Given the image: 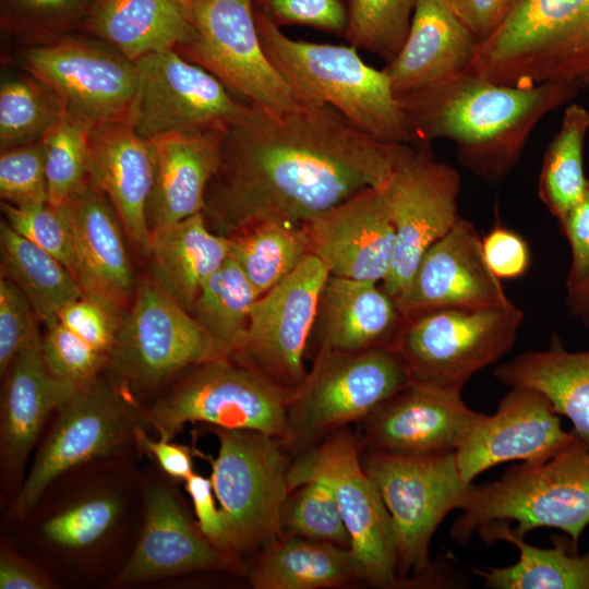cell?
Listing matches in <instances>:
<instances>
[{
    "label": "cell",
    "instance_id": "681fc988",
    "mask_svg": "<svg viewBox=\"0 0 589 589\" xmlns=\"http://www.w3.org/2000/svg\"><path fill=\"white\" fill-rule=\"evenodd\" d=\"M36 313L23 292L9 279L0 278V372L7 373L16 354L40 337Z\"/></svg>",
    "mask_w": 589,
    "mask_h": 589
},
{
    "label": "cell",
    "instance_id": "e575fe53",
    "mask_svg": "<svg viewBox=\"0 0 589 589\" xmlns=\"http://www.w3.org/2000/svg\"><path fill=\"white\" fill-rule=\"evenodd\" d=\"M0 250L1 277L23 292L46 326L57 321L63 306L84 294L65 265L5 221L0 226Z\"/></svg>",
    "mask_w": 589,
    "mask_h": 589
},
{
    "label": "cell",
    "instance_id": "8992f818",
    "mask_svg": "<svg viewBox=\"0 0 589 589\" xmlns=\"http://www.w3.org/2000/svg\"><path fill=\"white\" fill-rule=\"evenodd\" d=\"M292 392L232 359L188 369V374L144 414L160 438L171 440L188 422L257 431L293 444L288 422Z\"/></svg>",
    "mask_w": 589,
    "mask_h": 589
},
{
    "label": "cell",
    "instance_id": "f6af8a7d",
    "mask_svg": "<svg viewBox=\"0 0 589 589\" xmlns=\"http://www.w3.org/2000/svg\"><path fill=\"white\" fill-rule=\"evenodd\" d=\"M0 196L14 206L48 202L41 139L1 149Z\"/></svg>",
    "mask_w": 589,
    "mask_h": 589
},
{
    "label": "cell",
    "instance_id": "74e56055",
    "mask_svg": "<svg viewBox=\"0 0 589 589\" xmlns=\"http://www.w3.org/2000/svg\"><path fill=\"white\" fill-rule=\"evenodd\" d=\"M257 298L244 273L229 257L204 284L190 314L230 358L241 342Z\"/></svg>",
    "mask_w": 589,
    "mask_h": 589
},
{
    "label": "cell",
    "instance_id": "9c48e42d",
    "mask_svg": "<svg viewBox=\"0 0 589 589\" xmlns=\"http://www.w3.org/2000/svg\"><path fill=\"white\" fill-rule=\"evenodd\" d=\"M19 64L62 103L64 111L91 128L132 124L139 92L136 65L104 40L65 34L27 44Z\"/></svg>",
    "mask_w": 589,
    "mask_h": 589
},
{
    "label": "cell",
    "instance_id": "ffe728a7",
    "mask_svg": "<svg viewBox=\"0 0 589 589\" xmlns=\"http://www.w3.org/2000/svg\"><path fill=\"white\" fill-rule=\"evenodd\" d=\"M461 388L410 381L362 422V446L398 456L456 452L482 413L470 409Z\"/></svg>",
    "mask_w": 589,
    "mask_h": 589
},
{
    "label": "cell",
    "instance_id": "ab89813d",
    "mask_svg": "<svg viewBox=\"0 0 589 589\" xmlns=\"http://www.w3.org/2000/svg\"><path fill=\"white\" fill-rule=\"evenodd\" d=\"M91 129L64 112L41 136L50 204L69 203L91 183Z\"/></svg>",
    "mask_w": 589,
    "mask_h": 589
},
{
    "label": "cell",
    "instance_id": "83f0119b",
    "mask_svg": "<svg viewBox=\"0 0 589 589\" xmlns=\"http://www.w3.org/2000/svg\"><path fill=\"white\" fill-rule=\"evenodd\" d=\"M405 321L395 299L380 284L329 275L314 328L318 350L393 349Z\"/></svg>",
    "mask_w": 589,
    "mask_h": 589
},
{
    "label": "cell",
    "instance_id": "9a60e30c",
    "mask_svg": "<svg viewBox=\"0 0 589 589\" xmlns=\"http://www.w3.org/2000/svg\"><path fill=\"white\" fill-rule=\"evenodd\" d=\"M135 65L139 92L132 125L148 140L167 133L221 134L257 112L176 50L147 55Z\"/></svg>",
    "mask_w": 589,
    "mask_h": 589
},
{
    "label": "cell",
    "instance_id": "d6a6232c",
    "mask_svg": "<svg viewBox=\"0 0 589 589\" xmlns=\"http://www.w3.org/2000/svg\"><path fill=\"white\" fill-rule=\"evenodd\" d=\"M249 578L255 589H323L365 581L350 549L291 534L261 550Z\"/></svg>",
    "mask_w": 589,
    "mask_h": 589
},
{
    "label": "cell",
    "instance_id": "11a10c76",
    "mask_svg": "<svg viewBox=\"0 0 589 589\" xmlns=\"http://www.w3.org/2000/svg\"><path fill=\"white\" fill-rule=\"evenodd\" d=\"M510 0H448L454 13L478 43L502 24Z\"/></svg>",
    "mask_w": 589,
    "mask_h": 589
},
{
    "label": "cell",
    "instance_id": "cb8c5ba5",
    "mask_svg": "<svg viewBox=\"0 0 589 589\" xmlns=\"http://www.w3.org/2000/svg\"><path fill=\"white\" fill-rule=\"evenodd\" d=\"M89 147L91 183L107 195L128 239L147 256L151 231L146 205L155 177L151 140L131 123L112 122L91 129Z\"/></svg>",
    "mask_w": 589,
    "mask_h": 589
},
{
    "label": "cell",
    "instance_id": "52a82bcc",
    "mask_svg": "<svg viewBox=\"0 0 589 589\" xmlns=\"http://www.w3.org/2000/svg\"><path fill=\"white\" fill-rule=\"evenodd\" d=\"M364 470L374 481L390 518L397 573L404 584L417 582L430 570L429 548L446 515L458 509L468 488L455 452L398 456L366 448Z\"/></svg>",
    "mask_w": 589,
    "mask_h": 589
},
{
    "label": "cell",
    "instance_id": "f1b7e54d",
    "mask_svg": "<svg viewBox=\"0 0 589 589\" xmlns=\"http://www.w3.org/2000/svg\"><path fill=\"white\" fill-rule=\"evenodd\" d=\"M1 412V455L20 469L47 417L60 409L80 386L53 376L43 358L41 337L24 347L7 371Z\"/></svg>",
    "mask_w": 589,
    "mask_h": 589
},
{
    "label": "cell",
    "instance_id": "816d5d0a",
    "mask_svg": "<svg viewBox=\"0 0 589 589\" xmlns=\"http://www.w3.org/2000/svg\"><path fill=\"white\" fill-rule=\"evenodd\" d=\"M185 490L192 500L197 527L203 536L229 555L239 551L235 532L223 509L215 502L211 478L192 473L185 480Z\"/></svg>",
    "mask_w": 589,
    "mask_h": 589
},
{
    "label": "cell",
    "instance_id": "5bb4252c",
    "mask_svg": "<svg viewBox=\"0 0 589 589\" xmlns=\"http://www.w3.org/2000/svg\"><path fill=\"white\" fill-rule=\"evenodd\" d=\"M226 359L187 310L144 278L121 317L108 364L129 384L154 386L197 364Z\"/></svg>",
    "mask_w": 589,
    "mask_h": 589
},
{
    "label": "cell",
    "instance_id": "7a4b0ae2",
    "mask_svg": "<svg viewBox=\"0 0 589 589\" xmlns=\"http://www.w3.org/2000/svg\"><path fill=\"white\" fill-rule=\"evenodd\" d=\"M580 88L579 82L504 85L468 68L399 101L416 146L429 147L433 140H448L455 144L461 165L497 183L519 160L538 122L572 100Z\"/></svg>",
    "mask_w": 589,
    "mask_h": 589
},
{
    "label": "cell",
    "instance_id": "5b68a950",
    "mask_svg": "<svg viewBox=\"0 0 589 589\" xmlns=\"http://www.w3.org/2000/svg\"><path fill=\"white\" fill-rule=\"evenodd\" d=\"M469 69L516 87L579 82L589 72V0H510Z\"/></svg>",
    "mask_w": 589,
    "mask_h": 589
},
{
    "label": "cell",
    "instance_id": "4dcf8cb0",
    "mask_svg": "<svg viewBox=\"0 0 589 589\" xmlns=\"http://www.w3.org/2000/svg\"><path fill=\"white\" fill-rule=\"evenodd\" d=\"M83 28L135 63L190 38V0H98Z\"/></svg>",
    "mask_w": 589,
    "mask_h": 589
},
{
    "label": "cell",
    "instance_id": "6f0895ef",
    "mask_svg": "<svg viewBox=\"0 0 589 589\" xmlns=\"http://www.w3.org/2000/svg\"><path fill=\"white\" fill-rule=\"evenodd\" d=\"M52 582L12 552L2 551L0 556L1 589H47Z\"/></svg>",
    "mask_w": 589,
    "mask_h": 589
},
{
    "label": "cell",
    "instance_id": "30bf717a",
    "mask_svg": "<svg viewBox=\"0 0 589 589\" xmlns=\"http://www.w3.org/2000/svg\"><path fill=\"white\" fill-rule=\"evenodd\" d=\"M362 443L346 426L301 455L288 469L290 493L317 479L329 485L360 562L365 581L377 588L402 585L390 518L382 496L361 461Z\"/></svg>",
    "mask_w": 589,
    "mask_h": 589
},
{
    "label": "cell",
    "instance_id": "836d02e7",
    "mask_svg": "<svg viewBox=\"0 0 589 589\" xmlns=\"http://www.w3.org/2000/svg\"><path fill=\"white\" fill-rule=\"evenodd\" d=\"M485 543L506 541L518 549L509 566L476 568L491 589H589V551L579 554L569 539L555 537L553 548H537L516 536L507 521H492L477 529Z\"/></svg>",
    "mask_w": 589,
    "mask_h": 589
},
{
    "label": "cell",
    "instance_id": "b9f144b4",
    "mask_svg": "<svg viewBox=\"0 0 589 589\" xmlns=\"http://www.w3.org/2000/svg\"><path fill=\"white\" fill-rule=\"evenodd\" d=\"M98 0H0L1 27L26 44L83 28Z\"/></svg>",
    "mask_w": 589,
    "mask_h": 589
},
{
    "label": "cell",
    "instance_id": "f907efd6",
    "mask_svg": "<svg viewBox=\"0 0 589 589\" xmlns=\"http://www.w3.org/2000/svg\"><path fill=\"white\" fill-rule=\"evenodd\" d=\"M122 315L87 296L70 302L57 321L76 336L110 356Z\"/></svg>",
    "mask_w": 589,
    "mask_h": 589
},
{
    "label": "cell",
    "instance_id": "ba28073f",
    "mask_svg": "<svg viewBox=\"0 0 589 589\" xmlns=\"http://www.w3.org/2000/svg\"><path fill=\"white\" fill-rule=\"evenodd\" d=\"M524 311L513 301L476 309H444L407 317L393 347L410 381L461 388L514 345Z\"/></svg>",
    "mask_w": 589,
    "mask_h": 589
},
{
    "label": "cell",
    "instance_id": "4fadbf2b",
    "mask_svg": "<svg viewBox=\"0 0 589 589\" xmlns=\"http://www.w3.org/2000/svg\"><path fill=\"white\" fill-rule=\"evenodd\" d=\"M219 445L207 457L219 507L239 551L264 549L281 536V516L290 495L285 443L251 430L215 428Z\"/></svg>",
    "mask_w": 589,
    "mask_h": 589
},
{
    "label": "cell",
    "instance_id": "f5cc1de1",
    "mask_svg": "<svg viewBox=\"0 0 589 589\" xmlns=\"http://www.w3.org/2000/svg\"><path fill=\"white\" fill-rule=\"evenodd\" d=\"M482 252L489 269L500 280L519 278L530 265L527 241L498 221L482 237Z\"/></svg>",
    "mask_w": 589,
    "mask_h": 589
},
{
    "label": "cell",
    "instance_id": "db71d44e",
    "mask_svg": "<svg viewBox=\"0 0 589 589\" xmlns=\"http://www.w3.org/2000/svg\"><path fill=\"white\" fill-rule=\"evenodd\" d=\"M557 223L570 249L566 277V292H569L589 277V178L580 200Z\"/></svg>",
    "mask_w": 589,
    "mask_h": 589
},
{
    "label": "cell",
    "instance_id": "ee69618b",
    "mask_svg": "<svg viewBox=\"0 0 589 589\" xmlns=\"http://www.w3.org/2000/svg\"><path fill=\"white\" fill-rule=\"evenodd\" d=\"M5 223L59 260L73 274V231L69 204L14 206L2 203Z\"/></svg>",
    "mask_w": 589,
    "mask_h": 589
},
{
    "label": "cell",
    "instance_id": "91938a15",
    "mask_svg": "<svg viewBox=\"0 0 589 589\" xmlns=\"http://www.w3.org/2000/svg\"><path fill=\"white\" fill-rule=\"evenodd\" d=\"M581 87H588L589 86V72L581 77L579 81Z\"/></svg>",
    "mask_w": 589,
    "mask_h": 589
},
{
    "label": "cell",
    "instance_id": "4316f807",
    "mask_svg": "<svg viewBox=\"0 0 589 589\" xmlns=\"http://www.w3.org/2000/svg\"><path fill=\"white\" fill-rule=\"evenodd\" d=\"M221 134L167 133L151 139L155 154L154 183L146 205L151 235L204 212Z\"/></svg>",
    "mask_w": 589,
    "mask_h": 589
},
{
    "label": "cell",
    "instance_id": "c3c4849f",
    "mask_svg": "<svg viewBox=\"0 0 589 589\" xmlns=\"http://www.w3.org/2000/svg\"><path fill=\"white\" fill-rule=\"evenodd\" d=\"M254 11L278 27L303 25L345 37L348 0H254Z\"/></svg>",
    "mask_w": 589,
    "mask_h": 589
},
{
    "label": "cell",
    "instance_id": "d4e9b609",
    "mask_svg": "<svg viewBox=\"0 0 589 589\" xmlns=\"http://www.w3.org/2000/svg\"><path fill=\"white\" fill-rule=\"evenodd\" d=\"M477 45L448 0H418L407 37L383 70L400 99L467 70Z\"/></svg>",
    "mask_w": 589,
    "mask_h": 589
},
{
    "label": "cell",
    "instance_id": "7bdbcfd3",
    "mask_svg": "<svg viewBox=\"0 0 589 589\" xmlns=\"http://www.w3.org/2000/svg\"><path fill=\"white\" fill-rule=\"evenodd\" d=\"M281 534L351 548L334 493L317 479L301 483L290 493L281 516Z\"/></svg>",
    "mask_w": 589,
    "mask_h": 589
},
{
    "label": "cell",
    "instance_id": "3957f363",
    "mask_svg": "<svg viewBox=\"0 0 589 589\" xmlns=\"http://www.w3.org/2000/svg\"><path fill=\"white\" fill-rule=\"evenodd\" d=\"M255 20L266 56L300 100L330 106L381 141L416 144L387 74L366 64L358 48L294 40L256 12Z\"/></svg>",
    "mask_w": 589,
    "mask_h": 589
},
{
    "label": "cell",
    "instance_id": "f35d334b",
    "mask_svg": "<svg viewBox=\"0 0 589 589\" xmlns=\"http://www.w3.org/2000/svg\"><path fill=\"white\" fill-rule=\"evenodd\" d=\"M64 112L59 98L29 73L5 76L0 84L1 149L41 139Z\"/></svg>",
    "mask_w": 589,
    "mask_h": 589
},
{
    "label": "cell",
    "instance_id": "603a6c76",
    "mask_svg": "<svg viewBox=\"0 0 589 589\" xmlns=\"http://www.w3.org/2000/svg\"><path fill=\"white\" fill-rule=\"evenodd\" d=\"M73 275L84 296L123 315L136 286L125 231L107 195L89 183L69 203Z\"/></svg>",
    "mask_w": 589,
    "mask_h": 589
},
{
    "label": "cell",
    "instance_id": "277c9868",
    "mask_svg": "<svg viewBox=\"0 0 589 589\" xmlns=\"http://www.w3.org/2000/svg\"><path fill=\"white\" fill-rule=\"evenodd\" d=\"M450 536L460 544L492 521L515 522L521 538L537 528L568 534L575 548L589 525V447L576 438L550 459L510 466L497 480L471 483Z\"/></svg>",
    "mask_w": 589,
    "mask_h": 589
},
{
    "label": "cell",
    "instance_id": "2e32d148",
    "mask_svg": "<svg viewBox=\"0 0 589 589\" xmlns=\"http://www.w3.org/2000/svg\"><path fill=\"white\" fill-rule=\"evenodd\" d=\"M329 276L309 254L252 305L247 330L230 359L293 392L305 378V351L315 328L320 300Z\"/></svg>",
    "mask_w": 589,
    "mask_h": 589
},
{
    "label": "cell",
    "instance_id": "7dc6e473",
    "mask_svg": "<svg viewBox=\"0 0 589 589\" xmlns=\"http://www.w3.org/2000/svg\"><path fill=\"white\" fill-rule=\"evenodd\" d=\"M119 510L115 498H93L50 518L43 527L53 543L79 549L98 540L112 525Z\"/></svg>",
    "mask_w": 589,
    "mask_h": 589
},
{
    "label": "cell",
    "instance_id": "d590c367",
    "mask_svg": "<svg viewBox=\"0 0 589 589\" xmlns=\"http://www.w3.org/2000/svg\"><path fill=\"white\" fill-rule=\"evenodd\" d=\"M227 238L229 257L244 273L257 297L291 274L310 254L301 225L261 221Z\"/></svg>",
    "mask_w": 589,
    "mask_h": 589
},
{
    "label": "cell",
    "instance_id": "44dd1931",
    "mask_svg": "<svg viewBox=\"0 0 589 589\" xmlns=\"http://www.w3.org/2000/svg\"><path fill=\"white\" fill-rule=\"evenodd\" d=\"M395 301L407 318L444 309L498 306L512 300L484 261L476 227L460 216L425 252Z\"/></svg>",
    "mask_w": 589,
    "mask_h": 589
},
{
    "label": "cell",
    "instance_id": "f546056e",
    "mask_svg": "<svg viewBox=\"0 0 589 589\" xmlns=\"http://www.w3.org/2000/svg\"><path fill=\"white\" fill-rule=\"evenodd\" d=\"M151 279L189 313L204 286L229 259V240L203 213L151 235Z\"/></svg>",
    "mask_w": 589,
    "mask_h": 589
},
{
    "label": "cell",
    "instance_id": "7c38bea8",
    "mask_svg": "<svg viewBox=\"0 0 589 589\" xmlns=\"http://www.w3.org/2000/svg\"><path fill=\"white\" fill-rule=\"evenodd\" d=\"M410 382L392 348L317 350L312 369L288 404L293 443L362 421Z\"/></svg>",
    "mask_w": 589,
    "mask_h": 589
},
{
    "label": "cell",
    "instance_id": "484cf974",
    "mask_svg": "<svg viewBox=\"0 0 589 589\" xmlns=\"http://www.w3.org/2000/svg\"><path fill=\"white\" fill-rule=\"evenodd\" d=\"M229 567H233L231 555L217 549L195 530L167 489L155 486L146 498L142 534L119 579L136 582L192 570Z\"/></svg>",
    "mask_w": 589,
    "mask_h": 589
},
{
    "label": "cell",
    "instance_id": "e0dca14e",
    "mask_svg": "<svg viewBox=\"0 0 589 589\" xmlns=\"http://www.w3.org/2000/svg\"><path fill=\"white\" fill-rule=\"evenodd\" d=\"M460 175L454 167L435 160L429 147L410 146L380 188L395 228L392 268L380 285L394 299L425 252L460 217Z\"/></svg>",
    "mask_w": 589,
    "mask_h": 589
},
{
    "label": "cell",
    "instance_id": "60d3db41",
    "mask_svg": "<svg viewBox=\"0 0 589 589\" xmlns=\"http://www.w3.org/2000/svg\"><path fill=\"white\" fill-rule=\"evenodd\" d=\"M418 0H348L345 38L387 63L399 52L409 32Z\"/></svg>",
    "mask_w": 589,
    "mask_h": 589
},
{
    "label": "cell",
    "instance_id": "7402d4cb",
    "mask_svg": "<svg viewBox=\"0 0 589 589\" xmlns=\"http://www.w3.org/2000/svg\"><path fill=\"white\" fill-rule=\"evenodd\" d=\"M301 227L329 275L381 284L389 274L395 228L380 189L362 190Z\"/></svg>",
    "mask_w": 589,
    "mask_h": 589
},
{
    "label": "cell",
    "instance_id": "1f68e13d",
    "mask_svg": "<svg viewBox=\"0 0 589 589\" xmlns=\"http://www.w3.org/2000/svg\"><path fill=\"white\" fill-rule=\"evenodd\" d=\"M495 378L508 387L542 393L572 432L589 447V349L570 351L554 339L544 350H529L494 369Z\"/></svg>",
    "mask_w": 589,
    "mask_h": 589
},
{
    "label": "cell",
    "instance_id": "8d00e7d4",
    "mask_svg": "<svg viewBox=\"0 0 589 589\" xmlns=\"http://www.w3.org/2000/svg\"><path fill=\"white\" fill-rule=\"evenodd\" d=\"M589 131V111L579 104L566 107L561 128L550 142L541 166L538 196L561 220L580 200L588 178L584 152Z\"/></svg>",
    "mask_w": 589,
    "mask_h": 589
},
{
    "label": "cell",
    "instance_id": "d6986e66",
    "mask_svg": "<svg viewBox=\"0 0 589 589\" xmlns=\"http://www.w3.org/2000/svg\"><path fill=\"white\" fill-rule=\"evenodd\" d=\"M563 429L560 414L540 392L512 387L494 414L481 417L458 445L455 457L466 484L493 466L543 462L576 440Z\"/></svg>",
    "mask_w": 589,
    "mask_h": 589
},
{
    "label": "cell",
    "instance_id": "680465c9",
    "mask_svg": "<svg viewBox=\"0 0 589 589\" xmlns=\"http://www.w3.org/2000/svg\"><path fill=\"white\" fill-rule=\"evenodd\" d=\"M566 303L570 313L589 329V277L578 288L566 292Z\"/></svg>",
    "mask_w": 589,
    "mask_h": 589
},
{
    "label": "cell",
    "instance_id": "bcb514c9",
    "mask_svg": "<svg viewBox=\"0 0 589 589\" xmlns=\"http://www.w3.org/2000/svg\"><path fill=\"white\" fill-rule=\"evenodd\" d=\"M41 352L49 372L80 387L99 376L109 356L99 351L58 321L46 326Z\"/></svg>",
    "mask_w": 589,
    "mask_h": 589
},
{
    "label": "cell",
    "instance_id": "ac0fdd59",
    "mask_svg": "<svg viewBox=\"0 0 589 589\" xmlns=\"http://www.w3.org/2000/svg\"><path fill=\"white\" fill-rule=\"evenodd\" d=\"M59 410L17 496L15 507L21 515L35 506L57 477L109 454L139 428L129 397L118 384L100 376L80 387Z\"/></svg>",
    "mask_w": 589,
    "mask_h": 589
},
{
    "label": "cell",
    "instance_id": "9f6ffc18",
    "mask_svg": "<svg viewBox=\"0 0 589 589\" xmlns=\"http://www.w3.org/2000/svg\"><path fill=\"white\" fill-rule=\"evenodd\" d=\"M134 437L137 444L153 454L163 470L176 479L187 480L193 472L192 454L188 446L173 444L170 440H152L140 428Z\"/></svg>",
    "mask_w": 589,
    "mask_h": 589
},
{
    "label": "cell",
    "instance_id": "8fae6325",
    "mask_svg": "<svg viewBox=\"0 0 589 589\" xmlns=\"http://www.w3.org/2000/svg\"><path fill=\"white\" fill-rule=\"evenodd\" d=\"M193 31L176 51L236 96L281 115L301 103L263 48L254 0H190Z\"/></svg>",
    "mask_w": 589,
    "mask_h": 589
},
{
    "label": "cell",
    "instance_id": "6da1fadb",
    "mask_svg": "<svg viewBox=\"0 0 589 589\" xmlns=\"http://www.w3.org/2000/svg\"><path fill=\"white\" fill-rule=\"evenodd\" d=\"M411 145L381 141L330 106L301 100L221 134L204 217L228 237L256 223L302 225L369 188H382Z\"/></svg>",
    "mask_w": 589,
    "mask_h": 589
}]
</instances>
